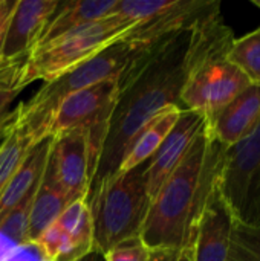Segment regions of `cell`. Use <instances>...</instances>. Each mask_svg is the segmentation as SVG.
<instances>
[{
	"instance_id": "cell-22",
	"label": "cell",
	"mask_w": 260,
	"mask_h": 261,
	"mask_svg": "<svg viewBox=\"0 0 260 261\" xmlns=\"http://www.w3.org/2000/svg\"><path fill=\"white\" fill-rule=\"evenodd\" d=\"M228 261H260V226H247L234 222Z\"/></svg>"
},
{
	"instance_id": "cell-24",
	"label": "cell",
	"mask_w": 260,
	"mask_h": 261,
	"mask_svg": "<svg viewBox=\"0 0 260 261\" xmlns=\"http://www.w3.org/2000/svg\"><path fill=\"white\" fill-rule=\"evenodd\" d=\"M150 249L141 240V237L127 240L116 245L104 254L106 261H149Z\"/></svg>"
},
{
	"instance_id": "cell-28",
	"label": "cell",
	"mask_w": 260,
	"mask_h": 261,
	"mask_svg": "<svg viewBox=\"0 0 260 261\" xmlns=\"http://www.w3.org/2000/svg\"><path fill=\"white\" fill-rule=\"evenodd\" d=\"M251 3H253L254 6H257L260 9V0H251Z\"/></svg>"
},
{
	"instance_id": "cell-1",
	"label": "cell",
	"mask_w": 260,
	"mask_h": 261,
	"mask_svg": "<svg viewBox=\"0 0 260 261\" xmlns=\"http://www.w3.org/2000/svg\"><path fill=\"white\" fill-rule=\"evenodd\" d=\"M225 147L205 127L150 202L141 240L149 249H193L204 206L219 180Z\"/></svg>"
},
{
	"instance_id": "cell-2",
	"label": "cell",
	"mask_w": 260,
	"mask_h": 261,
	"mask_svg": "<svg viewBox=\"0 0 260 261\" xmlns=\"http://www.w3.org/2000/svg\"><path fill=\"white\" fill-rule=\"evenodd\" d=\"M193 28L156 44L141 75L123 90L92 187L116 171L129 145L153 116L169 106L181 107Z\"/></svg>"
},
{
	"instance_id": "cell-14",
	"label": "cell",
	"mask_w": 260,
	"mask_h": 261,
	"mask_svg": "<svg viewBox=\"0 0 260 261\" xmlns=\"http://www.w3.org/2000/svg\"><path fill=\"white\" fill-rule=\"evenodd\" d=\"M52 142L54 138H44L29 150L23 164L0 194V217L37 191L49 161Z\"/></svg>"
},
{
	"instance_id": "cell-9",
	"label": "cell",
	"mask_w": 260,
	"mask_h": 261,
	"mask_svg": "<svg viewBox=\"0 0 260 261\" xmlns=\"http://www.w3.org/2000/svg\"><path fill=\"white\" fill-rule=\"evenodd\" d=\"M121 93V78H113L67 95L54 109L43 136L55 138L74 128L110 124Z\"/></svg>"
},
{
	"instance_id": "cell-12",
	"label": "cell",
	"mask_w": 260,
	"mask_h": 261,
	"mask_svg": "<svg viewBox=\"0 0 260 261\" xmlns=\"http://www.w3.org/2000/svg\"><path fill=\"white\" fill-rule=\"evenodd\" d=\"M234 217L225 203L219 180L201 214L193 245V261H228Z\"/></svg>"
},
{
	"instance_id": "cell-19",
	"label": "cell",
	"mask_w": 260,
	"mask_h": 261,
	"mask_svg": "<svg viewBox=\"0 0 260 261\" xmlns=\"http://www.w3.org/2000/svg\"><path fill=\"white\" fill-rule=\"evenodd\" d=\"M32 147V141L18 127H15L12 119L3 139L0 141V194L14 176V173L18 170V167L23 164Z\"/></svg>"
},
{
	"instance_id": "cell-4",
	"label": "cell",
	"mask_w": 260,
	"mask_h": 261,
	"mask_svg": "<svg viewBox=\"0 0 260 261\" xmlns=\"http://www.w3.org/2000/svg\"><path fill=\"white\" fill-rule=\"evenodd\" d=\"M152 49H144L126 40H120L58 80L46 83L28 102H21L14 110L15 127H18L35 145L44 139V127L60 101L74 92L101 81L121 78L147 57Z\"/></svg>"
},
{
	"instance_id": "cell-13",
	"label": "cell",
	"mask_w": 260,
	"mask_h": 261,
	"mask_svg": "<svg viewBox=\"0 0 260 261\" xmlns=\"http://www.w3.org/2000/svg\"><path fill=\"white\" fill-rule=\"evenodd\" d=\"M260 119V84H250L210 121L208 133L225 148L247 138Z\"/></svg>"
},
{
	"instance_id": "cell-8",
	"label": "cell",
	"mask_w": 260,
	"mask_h": 261,
	"mask_svg": "<svg viewBox=\"0 0 260 261\" xmlns=\"http://www.w3.org/2000/svg\"><path fill=\"white\" fill-rule=\"evenodd\" d=\"M219 190L234 222L260 226V119L247 138L225 148Z\"/></svg>"
},
{
	"instance_id": "cell-18",
	"label": "cell",
	"mask_w": 260,
	"mask_h": 261,
	"mask_svg": "<svg viewBox=\"0 0 260 261\" xmlns=\"http://www.w3.org/2000/svg\"><path fill=\"white\" fill-rule=\"evenodd\" d=\"M87 255L93 251V220L86 197L70 202L55 222Z\"/></svg>"
},
{
	"instance_id": "cell-21",
	"label": "cell",
	"mask_w": 260,
	"mask_h": 261,
	"mask_svg": "<svg viewBox=\"0 0 260 261\" xmlns=\"http://www.w3.org/2000/svg\"><path fill=\"white\" fill-rule=\"evenodd\" d=\"M35 193H32L15 208H12L0 217V234L17 246L29 245V216Z\"/></svg>"
},
{
	"instance_id": "cell-23",
	"label": "cell",
	"mask_w": 260,
	"mask_h": 261,
	"mask_svg": "<svg viewBox=\"0 0 260 261\" xmlns=\"http://www.w3.org/2000/svg\"><path fill=\"white\" fill-rule=\"evenodd\" d=\"M175 2L176 0H118L112 14L135 24H141L170 9Z\"/></svg>"
},
{
	"instance_id": "cell-10",
	"label": "cell",
	"mask_w": 260,
	"mask_h": 261,
	"mask_svg": "<svg viewBox=\"0 0 260 261\" xmlns=\"http://www.w3.org/2000/svg\"><path fill=\"white\" fill-rule=\"evenodd\" d=\"M205 124L207 121L202 115L192 110L181 112L179 119L172 132L167 135L152 159L146 164V188L150 202L158 194L164 182L170 177V174L178 168Z\"/></svg>"
},
{
	"instance_id": "cell-7",
	"label": "cell",
	"mask_w": 260,
	"mask_h": 261,
	"mask_svg": "<svg viewBox=\"0 0 260 261\" xmlns=\"http://www.w3.org/2000/svg\"><path fill=\"white\" fill-rule=\"evenodd\" d=\"M109 128L110 124L80 127L54 138L48 170L72 202L90 194Z\"/></svg>"
},
{
	"instance_id": "cell-16",
	"label": "cell",
	"mask_w": 260,
	"mask_h": 261,
	"mask_svg": "<svg viewBox=\"0 0 260 261\" xmlns=\"http://www.w3.org/2000/svg\"><path fill=\"white\" fill-rule=\"evenodd\" d=\"M116 2L118 0H80L60 3L61 11H55L51 17L38 44L110 15L116 6Z\"/></svg>"
},
{
	"instance_id": "cell-25",
	"label": "cell",
	"mask_w": 260,
	"mask_h": 261,
	"mask_svg": "<svg viewBox=\"0 0 260 261\" xmlns=\"http://www.w3.org/2000/svg\"><path fill=\"white\" fill-rule=\"evenodd\" d=\"M17 2V0H15ZM15 2H8V0H0V50H2V44L15 8Z\"/></svg>"
},
{
	"instance_id": "cell-27",
	"label": "cell",
	"mask_w": 260,
	"mask_h": 261,
	"mask_svg": "<svg viewBox=\"0 0 260 261\" xmlns=\"http://www.w3.org/2000/svg\"><path fill=\"white\" fill-rule=\"evenodd\" d=\"M17 245H14L11 240H8L6 237H3L2 234H0V261H3V258L15 248Z\"/></svg>"
},
{
	"instance_id": "cell-17",
	"label": "cell",
	"mask_w": 260,
	"mask_h": 261,
	"mask_svg": "<svg viewBox=\"0 0 260 261\" xmlns=\"http://www.w3.org/2000/svg\"><path fill=\"white\" fill-rule=\"evenodd\" d=\"M72 200L55 185L48 165L40 180L38 190L34 196L29 216V245L51 225H54L63 210Z\"/></svg>"
},
{
	"instance_id": "cell-6",
	"label": "cell",
	"mask_w": 260,
	"mask_h": 261,
	"mask_svg": "<svg viewBox=\"0 0 260 261\" xmlns=\"http://www.w3.org/2000/svg\"><path fill=\"white\" fill-rule=\"evenodd\" d=\"M135 26L132 21L110 14L35 46L18 70V89L23 90L37 80L44 83L58 80L123 40Z\"/></svg>"
},
{
	"instance_id": "cell-11",
	"label": "cell",
	"mask_w": 260,
	"mask_h": 261,
	"mask_svg": "<svg viewBox=\"0 0 260 261\" xmlns=\"http://www.w3.org/2000/svg\"><path fill=\"white\" fill-rule=\"evenodd\" d=\"M58 6L60 2L55 0H17L2 44L0 60L17 61L28 57L40 43L46 24Z\"/></svg>"
},
{
	"instance_id": "cell-26",
	"label": "cell",
	"mask_w": 260,
	"mask_h": 261,
	"mask_svg": "<svg viewBox=\"0 0 260 261\" xmlns=\"http://www.w3.org/2000/svg\"><path fill=\"white\" fill-rule=\"evenodd\" d=\"M179 249H172V248H156L150 249L149 261H179L181 258Z\"/></svg>"
},
{
	"instance_id": "cell-15",
	"label": "cell",
	"mask_w": 260,
	"mask_h": 261,
	"mask_svg": "<svg viewBox=\"0 0 260 261\" xmlns=\"http://www.w3.org/2000/svg\"><path fill=\"white\" fill-rule=\"evenodd\" d=\"M181 112L182 109L179 106H169L162 109L156 116H153L135 136L127 151L124 153L116 171L126 173L149 162L175 127Z\"/></svg>"
},
{
	"instance_id": "cell-5",
	"label": "cell",
	"mask_w": 260,
	"mask_h": 261,
	"mask_svg": "<svg viewBox=\"0 0 260 261\" xmlns=\"http://www.w3.org/2000/svg\"><path fill=\"white\" fill-rule=\"evenodd\" d=\"M146 164L126 173L115 171L93 185L89 200L93 220V251L104 255L116 245L141 236L150 206Z\"/></svg>"
},
{
	"instance_id": "cell-3",
	"label": "cell",
	"mask_w": 260,
	"mask_h": 261,
	"mask_svg": "<svg viewBox=\"0 0 260 261\" xmlns=\"http://www.w3.org/2000/svg\"><path fill=\"white\" fill-rule=\"evenodd\" d=\"M233 31L224 23L221 11L193 28L187 76L181 90L182 110H192L210 121L251 83L228 60Z\"/></svg>"
},
{
	"instance_id": "cell-20",
	"label": "cell",
	"mask_w": 260,
	"mask_h": 261,
	"mask_svg": "<svg viewBox=\"0 0 260 261\" xmlns=\"http://www.w3.org/2000/svg\"><path fill=\"white\" fill-rule=\"evenodd\" d=\"M228 60L251 84H260V28L241 38H233Z\"/></svg>"
}]
</instances>
